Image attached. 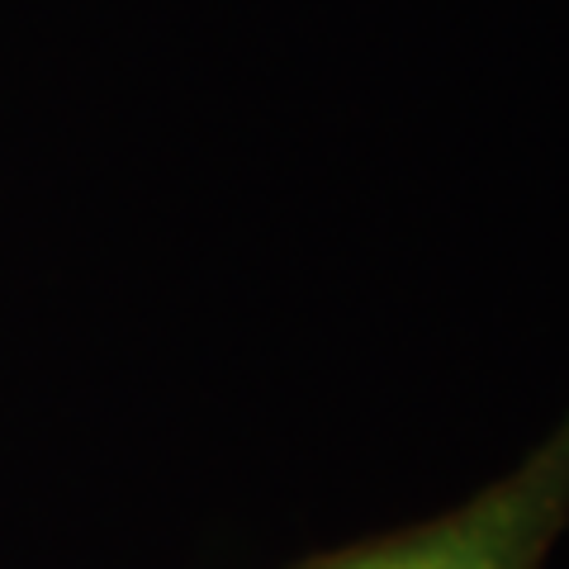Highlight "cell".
<instances>
[{
	"label": "cell",
	"mask_w": 569,
	"mask_h": 569,
	"mask_svg": "<svg viewBox=\"0 0 569 569\" xmlns=\"http://www.w3.org/2000/svg\"><path fill=\"white\" fill-rule=\"evenodd\" d=\"M569 531V413L456 508L295 569H546Z\"/></svg>",
	"instance_id": "obj_1"
}]
</instances>
